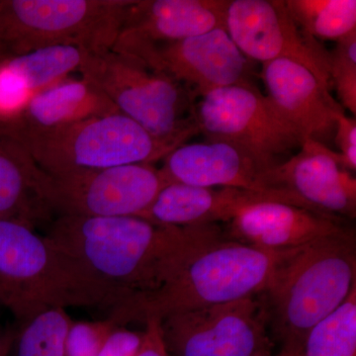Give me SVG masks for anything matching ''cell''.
Listing matches in <instances>:
<instances>
[{
  "instance_id": "1",
  "label": "cell",
  "mask_w": 356,
  "mask_h": 356,
  "mask_svg": "<svg viewBox=\"0 0 356 356\" xmlns=\"http://www.w3.org/2000/svg\"><path fill=\"white\" fill-rule=\"evenodd\" d=\"M222 233L221 225L170 227L136 216H58L44 236L122 304L158 289L196 248Z\"/></svg>"
},
{
  "instance_id": "2",
  "label": "cell",
  "mask_w": 356,
  "mask_h": 356,
  "mask_svg": "<svg viewBox=\"0 0 356 356\" xmlns=\"http://www.w3.org/2000/svg\"><path fill=\"white\" fill-rule=\"evenodd\" d=\"M285 250L274 252L229 238L225 231L204 243L152 292L110 312L119 325L163 320L181 312L231 303L266 293Z\"/></svg>"
},
{
  "instance_id": "3",
  "label": "cell",
  "mask_w": 356,
  "mask_h": 356,
  "mask_svg": "<svg viewBox=\"0 0 356 356\" xmlns=\"http://www.w3.org/2000/svg\"><path fill=\"white\" fill-rule=\"evenodd\" d=\"M355 287L353 229L285 250L264 294L281 351L298 356L308 332L336 311Z\"/></svg>"
},
{
  "instance_id": "4",
  "label": "cell",
  "mask_w": 356,
  "mask_h": 356,
  "mask_svg": "<svg viewBox=\"0 0 356 356\" xmlns=\"http://www.w3.org/2000/svg\"><path fill=\"white\" fill-rule=\"evenodd\" d=\"M0 304L20 325L54 308L111 312L121 300L44 236L0 218Z\"/></svg>"
},
{
  "instance_id": "5",
  "label": "cell",
  "mask_w": 356,
  "mask_h": 356,
  "mask_svg": "<svg viewBox=\"0 0 356 356\" xmlns=\"http://www.w3.org/2000/svg\"><path fill=\"white\" fill-rule=\"evenodd\" d=\"M79 74L159 142L177 149L199 133L188 89L135 56L114 50L89 54Z\"/></svg>"
},
{
  "instance_id": "6",
  "label": "cell",
  "mask_w": 356,
  "mask_h": 356,
  "mask_svg": "<svg viewBox=\"0 0 356 356\" xmlns=\"http://www.w3.org/2000/svg\"><path fill=\"white\" fill-rule=\"evenodd\" d=\"M130 0H0V58L70 46L113 49Z\"/></svg>"
},
{
  "instance_id": "7",
  "label": "cell",
  "mask_w": 356,
  "mask_h": 356,
  "mask_svg": "<svg viewBox=\"0 0 356 356\" xmlns=\"http://www.w3.org/2000/svg\"><path fill=\"white\" fill-rule=\"evenodd\" d=\"M19 143L35 163L51 175L154 165L175 149L122 113L93 117Z\"/></svg>"
},
{
  "instance_id": "8",
  "label": "cell",
  "mask_w": 356,
  "mask_h": 356,
  "mask_svg": "<svg viewBox=\"0 0 356 356\" xmlns=\"http://www.w3.org/2000/svg\"><path fill=\"white\" fill-rule=\"evenodd\" d=\"M199 133L240 147L268 170L304 140L250 83L215 89L194 104Z\"/></svg>"
},
{
  "instance_id": "9",
  "label": "cell",
  "mask_w": 356,
  "mask_h": 356,
  "mask_svg": "<svg viewBox=\"0 0 356 356\" xmlns=\"http://www.w3.org/2000/svg\"><path fill=\"white\" fill-rule=\"evenodd\" d=\"M168 184L149 163L44 172V195L54 216L139 217Z\"/></svg>"
},
{
  "instance_id": "10",
  "label": "cell",
  "mask_w": 356,
  "mask_h": 356,
  "mask_svg": "<svg viewBox=\"0 0 356 356\" xmlns=\"http://www.w3.org/2000/svg\"><path fill=\"white\" fill-rule=\"evenodd\" d=\"M259 296L173 314L161 320L170 356H261L271 353Z\"/></svg>"
},
{
  "instance_id": "11",
  "label": "cell",
  "mask_w": 356,
  "mask_h": 356,
  "mask_svg": "<svg viewBox=\"0 0 356 356\" xmlns=\"http://www.w3.org/2000/svg\"><path fill=\"white\" fill-rule=\"evenodd\" d=\"M224 29L248 60H292L331 88L330 51L300 30L284 0H229Z\"/></svg>"
},
{
  "instance_id": "12",
  "label": "cell",
  "mask_w": 356,
  "mask_h": 356,
  "mask_svg": "<svg viewBox=\"0 0 356 356\" xmlns=\"http://www.w3.org/2000/svg\"><path fill=\"white\" fill-rule=\"evenodd\" d=\"M112 50L140 58L181 83L195 100L215 89L250 83V63L224 28L168 43L115 44Z\"/></svg>"
},
{
  "instance_id": "13",
  "label": "cell",
  "mask_w": 356,
  "mask_h": 356,
  "mask_svg": "<svg viewBox=\"0 0 356 356\" xmlns=\"http://www.w3.org/2000/svg\"><path fill=\"white\" fill-rule=\"evenodd\" d=\"M274 191L287 192L308 209L337 219L356 216V179L339 154L322 142L304 140L296 154L266 172Z\"/></svg>"
},
{
  "instance_id": "14",
  "label": "cell",
  "mask_w": 356,
  "mask_h": 356,
  "mask_svg": "<svg viewBox=\"0 0 356 356\" xmlns=\"http://www.w3.org/2000/svg\"><path fill=\"white\" fill-rule=\"evenodd\" d=\"M163 163L159 170L168 184L242 189L268 194L280 202L304 208L303 204L291 194L271 188L267 184V170L250 154L229 143L208 140L185 143L170 152Z\"/></svg>"
},
{
  "instance_id": "15",
  "label": "cell",
  "mask_w": 356,
  "mask_h": 356,
  "mask_svg": "<svg viewBox=\"0 0 356 356\" xmlns=\"http://www.w3.org/2000/svg\"><path fill=\"white\" fill-rule=\"evenodd\" d=\"M224 225L229 238L274 252L302 247L350 229L343 220L269 199L248 204Z\"/></svg>"
},
{
  "instance_id": "16",
  "label": "cell",
  "mask_w": 356,
  "mask_h": 356,
  "mask_svg": "<svg viewBox=\"0 0 356 356\" xmlns=\"http://www.w3.org/2000/svg\"><path fill=\"white\" fill-rule=\"evenodd\" d=\"M262 81L269 102L304 140L331 135L343 108L330 89L303 65L289 60L262 64Z\"/></svg>"
},
{
  "instance_id": "17",
  "label": "cell",
  "mask_w": 356,
  "mask_h": 356,
  "mask_svg": "<svg viewBox=\"0 0 356 356\" xmlns=\"http://www.w3.org/2000/svg\"><path fill=\"white\" fill-rule=\"evenodd\" d=\"M229 0H130L115 44L168 43L224 28Z\"/></svg>"
},
{
  "instance_id": "18",
  "label": "cell",
  "mask_w": 356,
  "mask_h": 356,
  "mask_svg": "<svg viewBox=\"0 0 356 356\" xmlns=\"http://www.w3.org/2000/svg\"><path fill=\"white\" fill-rule=\"evenodd\" d=\"M89 53L76 47L43 49L0 58V130H8L35 95L79 74Z\"/></svg>"
},
{
  "instance_id": "19",
  "label": "cell",
  "mask_w": 356,
  "mask_h": 356,
  "mask_svg": "<svg viewBox=\"0 0 356 356\" xmlns=\"http://www.w3.org/2000/svg\"><path fill=\"white\" fill-rule=\"evenodd\" d=\"M115 113L120 111L97 86L81 76H69L35 95L13 127L4 132L21 142L76 122Z\"/></svg>"
},
{
  "instance_id": "20",
  "label": "cell",
  "mask_w": 356,
  "mask_h": 356,
  "mask_svg": "<svg viewBox=\"0 0 356 356\" xmlns=\"http://www.w3.org/2000/svg\"><path fill=\"white\" fill-rule=\"evenodd\" d=\"M264 199L280 202L268 194L170 182L163 187L139 218L170 227L224 225L245 206Z\"/></svg>"
},
{
  "instance_id": "21",
  "label": "cell",
  "mask_w": 356,
  "mask_h": 356,
  "mask_svg": "<svg viewBox=\"0 0 356 356\" xmlns=\"http://www.w3.org/2000/svg\"><path fill=\"white\" fill-rule=\"evenodd\" d=\"M44 172L25 147L0 130V218L36 229L54 219L44 195Z\"/></svg>"
},
{
  "instance_id": "22",
  "label": "cell",
  "mask_w": 356,
  "mask_h": 356,
  "mask_svg": "<svg viewBox=\"0 0 356 356\" xmlns=\"http://www.w3.org/2000/svg\"><path fill=\"white\" fill-rule=\"evenodd\" d=\"M300 30L316 41H334L356 33L355 0H284Z\"/></svg>"
},
{
  "instance_id": "23",
  "label": "cell",
  "mask_w": 356,
  "mask_h": 356,
  "mask_svg": "<svg viewBox=\"0 0 356 356\" xmlns=\"http://www.w3.org/2000/svg\"><path fill=\"white\" fill-rule=\"evenodd\" d=\"M298 356H356V287L308 332Z\"/></svg>"
},
{
  "instance_id": "24",
  "label": "cell",
  "mask_w": 356,
  "mask_h": 356,
  "mask_svg": "<svg viewBox=\"0 0 356 356\" xmlns=\"http://www.w3.org/2000/svg\"><path fill=\"white\" fill-rule=\"evenodd\" d=\"M72 320L65 309L42 312L16 334L15 356H65V341Z\"/></svg>"
},
{
  "instance_id": "25",
  "label": "cell",
  "mask_w": 356,
  "mask_h": 356,
  "mask_svg": "<svg viewBox=\"0 0 356 356\" xmlns=\"http://www.w3.org/2000/svg\"><path fill=\"white\" fill-rule=\"evenodd\" d=\"M330 76L341 107L356 114V33L337 42L330 51Z\"/></svg>"
},
{
  "instance_id": "26",
  "label": "cell",
  "mask_w": 356,
  "mask_h": 356,
  "mask_svg": "<svg viewBox=\"0 0 356 356\" xmlns=\"http://www.w3.org/2000/svg\"><path fill=\"white\" fill-rule=\"evenodd\" d=\"M111 318L92 322H74L65 341V356H97L105 337L116 327Z\"/></svg>"
},
{
  "instance_id": "27",
  "label": "cell",
  "mask_w": 356,
  "mask_h": 356,
  "mask_svg": "<svg viewBox=\"0 0 356 356\" xmlns=\"http://www.w3.org/2000/svg\"><path fill=\"white\" fill-rule=\"evenodd\" d=\"M145 331L116 325L105 337L97 356H137L144 343Z\"/></svg>"
},
{
  "instance_id": "28",
  "label": "cell",
  "mask_w": 356,
  "mask_h": 356,
  "mask_svg": "<svg viewBox=\"0 0 356 356\" xmlns=\"http://www.w3.org/2000/svg\"><path fill=\"white\" fill-rule=\"evenodd\" d=\"M336 144L339 147V156L341 163L350 172L356 170V121L355 117L341 113L337 118Z\"/></svg>"
},
{
  "instance_id": "29",
  "label": "cell",
  "mask_w": 356,
  "mask_h": 356,
  "mask_svg": "<svg viewBox=\"0 0 356 356\" xmlns=\"http://www.w3.org/2000/svg\"><path fill=\"white\" fill-rule=\"evenodd\" d=\"M137 356H170L163 343L159 318H147L145 322L144 343Z\"/></svg>"
},
{
  "instance_id": "30",
  "label": "cell",
  "mask_w": 356,
  "mask_h": 356,
  "mask_svg": "<svg viewBox=\"0 0 356 356\" xmlns=\"http://www.w3.org/2000/svg\"><path fill=\"white\" fill-rule=\"evenodd\" d=\"M15 332L0 329V356H8L15 341Z\"/></svg>"
},
{
  "instance_id": "31",
  "label": "cell",
  "mask_w": 356,
  "mask_h": 356,
  "mask_svg": "<svg viewBox=\"0 0 356 356\" xmlns=\"http://www.w3.org/2000/svg\"></svg>"
}]
</instances>
